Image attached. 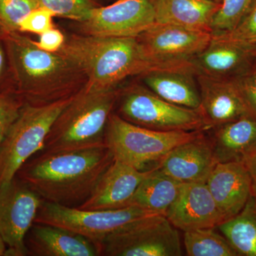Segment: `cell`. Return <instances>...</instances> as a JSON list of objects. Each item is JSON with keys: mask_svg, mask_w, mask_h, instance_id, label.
<instances>
[{"mask_svg": "<svg viewBox=\"0 0 256 256\" xmlns=\"http://www.w3.org/2000/svg\"><path fill=\"white\" fill-rule=\"evenodd\" d=\"M236 80L249 110L256 118V66Z\"/></svg>", "mask_w": 256, "mask_h": 256, "instance_id": "32", "label": "cell"}, {"mask_svg": "<svg viewBox=\"0 0 256 256\" xmlns=\"http://www.w3.org/2000/svg\"><path fill=\"white\" fill-rule=\"evenodd\" d=\"M25 245L28 256H98V247L80 234L57 226L34 223Z\"/></svg>", "mask_w": 256, "mask_h": 256, "instance_id": "19", "label": "cell"}, {"mask_svg": "<svg viewBox=\"0 0 256 256\" xmlns=\"http://www.w3.org/2000/svg\"><path fill=\"white\" fill-rule=\"evenodd\" d=\"M24 102L6 92L0 94V144L18 118Z\"/></svg>", "mask_w": 256, "mask_h": 256, "instance_id": "30", "label": "cell"}, {"mask_svg": "<svg viewBox=\"0 0 256 256\" xmlns=\"http://www.w3.org/2000/svg\"><path fill=\"white\" fill-rule=\"evenodd\" d=\"M208 131H202L168 153L158 169L182 183L205 182L218 162Z\"/></svg>", "mask_w": 256, "mask_h": 256, "instance_id": "14", "label": "cell"}, {"mask_svg": "<svg viewBox=\"0 0 256 256\" xmlns=\"http://www.w3.org/2000/svg\"><path fill=\"white\" fill-rule=\"evenodd\" d=\"M193 74L178 72H158L144 76L150 90L174 105L194 110L201 108L200 88Z\"/></svg>", "mask_w": 256, "mask_h": 256, "instance_id": "22", "label": "cell"}, {"mask_svg": "<svg viewBox=\"0 0 256 256\" xmlns=\"http://www.w3.org/2000/svg\"><path fill=\"white\" fill-rule=\"evenodd\" d=\"M148 172L149 171H140L114 159L90 197L76 208L102 210L129 206L130 201Z\"/></svg>", "mask_w": 256, "mask_h": 256, "instance_id": "18", "label": "cell"}, {"mask_svg": "<svg viewBox=\"0 0 256 256\" xmlns=\"http://www.w3.org/2000/svg\"><path fill=\"white\" fill-rule=\"evenodd\" d=\"M82 24L88 34L138 37L156 24L152 0H118L108 6L94 8Z\"/></svg>", "mask_w": 256, "mask_h": 256, "instance_id": "11", "label": "cell"}, {"mask_svg": "<svg viewBox=\"0 0 256 256\" xmlns=\"http://www.w3.org/2000/svg\"><path fill=\"white\" fill-rule=\"evenodd\" d=\"M182 184L158 168L152 170L138 186L129 206L140 207L164 216L178 197Z\"/></svg>", "mask_w": 256, "mask_h": 256, "instance_id": "23", "label": "cell"}, {"mask_svg": "<svg viewBox=\"0 0 256 256\" xmlns=\"http://www.w3.org/2000/svg\"><path fill=\"white\" fill-rule=\"evenodd\" d=\"M117 114L130 124L154 130L196 132L212 129L201 110L174 105L140 86L124 92Z\"/></svg>", "mask_w": 256, "mask_h": 256, "instance_id": "6", "label": "cell"}, {"mask_svg": "<svg viewBox=\"0 0 256 256\" xmlns=\"http://www.w3.org/2000/svg\"><path fill=\"white\" fill-rule=\"evenodd\" d=\"M156 23L192 30H210L220 2L214 0H152Z\"/></svg>", "mask_w": 256, "mask_h": 256, "instance_id": "20", "label": "cell"}, {"mask_svg": "<svg viewBox=\"0 0 256 256\" xmlns=\"http://www.w3.org/2000/svg\"><path fill=\"white\" fill-rule=\"evenodd\" d=\"M256 0H222L210 24L212 33L230 31L236 26Z\"/></svg>", "mask_w": 256, "mask_h": 256, "instance_id": "26", "label": "cell"}, {"mask_svg": "<svg viewBox=\"0 0 256 256\" xmlns=\"http://www.w3.org/2000/svg\"><path fill=\"white\" fill-rule=\"evenodd\" d=\"M206 184L223 222L238 214L252 193V178L242 162L217 163Z\"/></svg>", "mask_w": 256, "mask_h": 256, "instance_id": "17", "label": "cell"}, {"mask_svg": "<svg viewBox=\"0 0 256 256\" xmlns=\"http://www.w3.org/2000/svg\"><path fill=\"white\" fill-rule=\"evenodd\" d=\"M74 96L44 104L24 102L0 144V186L10 183L25 162L43 150L52 126Z\"/></svg>", "mask_w": 256, "mask_h": 256, "instance_id": "4", "label": "cell"}, {"mask_svg": "<svg viewBox=\"0 0 256 256\" xmlns=\"http://www.w3.org/2000/svg\"><path fill=\"white\" fill-rule=\"evenodd\" d=\"M5 63H6V60H5L4 50L3 48L2 45L0 43V80H1L3 74H4Z\"/></svg>", "mask_w": 256, "mask_h": 256, "instance_id": "35", "label": "cell"}, {"mask_svg": "<svg viewBox=\"0 0 256 256\" xmlns=\"http://www.w3.org/2000/svg\"><path fill=\"white\" fill-rule=\"evenodd\" d=\"M60 52L86 75L88 90L114 89L128 77L158 72L197 75L192 60H158L150 54L138 37L75 36L64 42Z\"/></svg>", "mask_w": 256, "mask_h": 256, "instance_id": "1", "label": "cell"}, {"mask_svg": "<svg viewBox=\"0 0 256 256\" xmlns=\"http://www.w3.org/2000/svg\"><path fill=\"white\" fill-rule=\"evenodd\" d=\"M114 161L106 143L78 149L43 150L25 162L16 176L44 201L78 207L90 197Z\"/></svg>", "mask_w": 256, "mask_h": 256, "instance_id": "2", "label": "cell"}, {"mask_svg": "<svg viewBox=\"0 0 256 256\" xmlns=\"http://www.w3.org/2000/svg\"><path fill=\"white\" fill-rule=\"evenodd\" d=\"M6 250L8 248H6V244L0 235V256H6Z\"/></svg>", "mask_w": 256, "mask_h": 256, "instance_id": "36", "label": "cell"}, {"mask_svg": "<svg viewBox=\"0 0 256 256\" xmlns=\"http://www.w3.org/2000/svg\"><path fill=\"white\" fill-rule=\"evenodd\" d=\"M242 162L252 178V191L256 194V150L242 160Z\"/></svg>", "mask_w": 256, "mask_h": 256, "instance_id": "34", "label": "cell"}, {"mask_svg": "<svg viewBox=\"0 0 256 256\" xmlns=\"http://www.w3.org/2000/svg\"><path fill=\"white\" fill-rule=\"evenodd\" d=\"M178 228L164 215L156 214L130 224L109 236L101 256H181Z\"/></svg>", "mask_w": 256, "mask_h": 256, "instance_id": "9", "label": "cell"}, {"mask_svg": "<svg viewBox=\"0 0 256 256\" xmlns=\"http://www.w3.org/2000/svg\"><path fill=\"white\" fill-rule=\"evenodd\" d=\"M164 216L174 227L184 232L216 228L223 222L205 182L182 183L178 197Z\"/></svg>", "mask_w": 256, "mask_h": 256, "instance_id": "13", "label": "cell"}, {"mask_svg": "<svg viewBox=\"0 0 256 256\" xmlns=\"http://www.w3.org/2000/svg\"><path fill=\"white\" fill-rule=\"evenodd\" d=\"M212 129L210 136L218 162H242L256 150L255 118L246 116Z\"/></svg>", "mask_w": 256, "mask_h": 256, "instance_id": "21", "label": "cell"}, {"mask_svg": "<svg viewBox=\"0 0 256 256\" xmlns=\"http://www.w3.org/2000/svg\"><path fill=\"white\" fill-rule=\"evenodd\" d=\"M214 1L218 2H222V0H214Z\"/></svg>", "mask_w": 256, "mask_h": 256, "instance_id": "37", "label": "cell"}, {"mask_svg": "<svg viewBox=\"0 0 256 256\" xmlns=\"http://www.w3.org/2000/svg\"><path fill=\"white\" fill-rule=\"evenodd\" d=\"M55 15L46 8L38 6L26 16L20 25V32L42 34L53 28V18Z\"/></svg>", "mask_w": 256, "mask_h": 256, "instance_id": "31", "label": "cell"}, {"mask_svg": "<svg viewBox=\"0 0 256 256\" xmlns=\"http://www.w3.org/2000/svg\"><path fill=\"white\" fill-rule=\"evenodd\" d=\"M10 63L22 94L38 104L52 102L48 82L58 78L70 66L64 56L38 48L30 38L16 32L5 34Z\"/></svg>", "mask_w": 256, "mask_h": 256, "instance_id": "7", "label": "cell"}, {"mask_svg": "<svg viewBox=\"0 0 256 256\" xmlns=\"http://www.w3.org/2000/svg\"><path fill=\"white\" fill-rule=\"evenodd\" d=\"M40 6L57 16L84 23L90 18L95 6L90 0H37Z\"/></svg>", "mask_w": 256, "mask_h": 256, "instance_id": "28", "label": "cell"}, {"mask_svg": "<svg viewBox=\"0 0 256 256\" xmlns=\"http://www.w3.org/2000/svg\"><path fill=\"white\" fill-rule=\"evenodd\" d=\"M201 108L212 128L252 116L236 79L197 75Z\"/></svg>", "mask_w": 256, "mask_h": 256, "instance_id": "16", "label": "cell"}, {"mask_svg": "<svg viewBox=\"0 0 256 256\" xmlns=\"http://www.w3.org/2000/svg\"><path fill=\"white\" fill-rule=\"evenodd\" d=\"M118 100L114 89L84 88L55 121L43 150L78 149L106 143L108 122Z\"/></svg>", "mask_w": 256, "mask_h": 256, "instance_id": "3", "label": "cell"}, {"mask_svg": "<svg viewBox=\"0 0 256 256\" xmlns=\"http://www.w3.org/2000/svg\"><path fill=\"white\" fill-rule=\"evenodd\" d=\"M64 36L58 30L52 28L40 34L38 42H34L38 48L50 53L60 52L64 44Z\"/></svg>", "mask_w": 256, "mask_h": 256, "instance_id": "33", "label": "cell"}, {"mask_svg": "<svg viewBox=\"0 0 256 256\" xmlns=\"http://www.w3.org/2000/svg\"><path fill=\"white\" fill-rule=\"evenodd\" d=\"M238 256H256V194L252 191L244 208L216 226Z\"/></svg>", "mask_w": 256, "mask_h": 256, "instance_id": "24", "label": "cell"}, {"mask_svg": "<svg viewBox=\"0 0 256 256\" xmlns=\"http://www.w3.org/2000/svg\"><path fill=\"white\" fill-rule=\"evenodd\" d=\"M138 38L158 60H191L208 46L212 32L156 23Z\"/></svg>", "mask_w": 256, "mask_h": 256, "instance_id": "12", "label": "cell"}, {"mask_svg": "<svg viewBox=\"0 0 256 256\" xmlns=\"http://www.w3.org/2000/svg\"><path fill=\"white\" fill-rule=\"evenodd\" d=\"M202 131H159L136 126L111 114L105 142L114 159L140 171L156 169L174 148Z\"/></svg>", "mask_w": 256, "mask_h": 256, "instance_id": "5", "label": "cell"}, {"mask_svg": "<svg viewBox=\"0 0 256 256\" xmlns=\"http://www.w3.org/2000/svg\"><path fill=\"white\" fill-rule=\"evenodd\" d=\"M184 246L188 256H238L230 242L216 228L184 232Z\"/></svg>", "mask_w": 256, "mask_h": 256, "instance_id": "25", "label": "cell"}, {"mask_svg": "<svg viewBox=\"0 0 256 256\" xmlns=\"http://www.w3.org/2000/svg\"><path fill=\"white\" fill-rule=\"evenodd\" d=\"M38 6L37 0H0V28L5 34L20 32L21 22Z\"/></svg>", "mask_w": 256, "mask_h": 256, "instance_id": "27", "label": "cell"}, {"mask_svg": "<svg viewBox=\"0 0 256 256\" xmlns=\"http://www.w3.org/2000/svg\"><path fill=\"white\" fill-rule=\"evenodd\" d=\"M156 214H159L134 206L92 210L44 201L34 223L57 226L76 232L96 244L100 252L102 242L109 236L137 220Z\"/></svg>", "mask_w": 256, "mask_h": 256, "instance_id": "8", "label": "cell"}, {"mask_svg": "<svg viewBox=\"0 0 256 256\" xmlns=\"http://www.w3.org/2000/svg\"><path fill=\"white\" fill-rule=\"evenodd\" d=\"M192 60L197 75L236 79L256 66V52L212 34L210 44Z\"/></svg>", "mask_w": 256, "mask_h": 256, "instance_id": "15", "label": "cell"}, {"mask_svg": "<svg viewBox=\"0 0 256 256\" xmlns=\"http://www.w3.org/2000/svg\"><path fill=\"white\" fill-rule=\"evenodd\" d=\"M43 202L16 176L0 186V235L8 248L6 256H28L25 239Z\"/></svg>", "mask_w": 256, "mask_h": 256, "instance_id": "10", "label": "cell"}, {"mask_svg": "<svg viewBox=\"0 0 256 256\" xmlns=\"http://www.w3.org/2000/svg\"><path fill=\"white\" fill-rule=\"evenodd\" d=\"M212 34L256 52V0L235 28L228 32Z\"/></svg>", "mask_w": 256, "mask_h": 256, "instance_id": "29", "label": "cell"}]
</instances>
